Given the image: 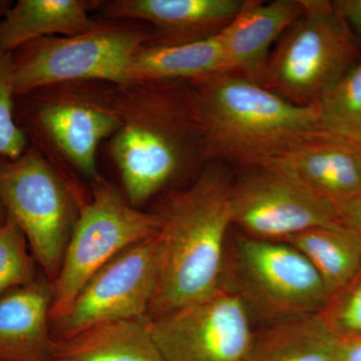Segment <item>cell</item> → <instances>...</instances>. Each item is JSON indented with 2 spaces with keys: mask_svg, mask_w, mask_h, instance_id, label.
<instances>
[{
  "mask_svg": "<svg viewBox=\"0 0 361 361\" xmlns=\"http://www.w3.org/2000/svg\"><path fill=\"white\" fill-rule=\"evenodd\" d=\"M230 203L232 225L253 238L283 242L339 222L336 205L274 163L242 169L233 180Z\"/></svg>",
  "mask_w": 361,
  "mask_h": 361,
  "instance_id": "8fae6325",
  "label": "cell"
},
{
  "mask_svg": "<svg viewBox=\"0 0 361 361\" xmlns=\"http://www.w3.org/2000/svg\"><path fill=\"white\" fill-rule=\"evenodd\" d=\"M2 361V360H0ZM49 361H75L68 360V358H54V360H49Z\"/></svg>",
  "mask_w": 361,
  "mask_h": 361,
  "instance_id": "1f68e13d",
  "label": "cell"
},
{
  "mask_svg": "<svg viewBox=\"0 0 361 361\" xmlns=\"http://www.w3.org/2000/svg\"><path fill=\"white\" fill-rule=\"evenodd\" d=\"M338 341L320 313L298 316L256 336L249 361H336Z\"/></svg>",
  "mask_w": 361,
  "mask_h": 361,
  "instance_id": "44dd1931",
  "label": "cell"
},
{
  "mask_svg": "<svg viewBox=\"0 0 361 361\" xmlns=\"http://www.w3.org/2000/svg\"><path fill=\"white\" fill-rule=\"evenodd\" d=\"M233 180L225 164L209 161L154 212L160 222L158 279L148 319L200 300L222 286Z\"/></svg>",
  "mask_w": 361,
  "mask_h": 361,
  "instance_id": "7a4b0ae2",
  "label": "cell"
},
{
  "mask_svg": "<svg viewBox=\"0 0 361 361\" xmlns=\"http://www.w3.org/2000/svg\"><path fill=\"white\" fill-rule=\"evenodd\" d=\"M245 0H109L99 13L104 20L146 23L155 45L191 44L215 37L239 13Z\"/></svg>",
  "mask_w": 361,
  "mask_h": 361,
  "instance_id": "4fadbf2b",
  "label": "cell"
},
{
  "mask_svg": "<svg viewBox=\"0 0 361 361\" xmlns=\"http://www.w3.org/2000/svg\"><path fill=\"white\" fill-rule=\"evenodd\" d=\"M156 235L121 252L90 278L56 322L58 341L104 323L147 318L158 279Z\"/></svg>",
  "mask_w": 361,
  "mask_h": 361,
  "instance_id": "7c38bea8",
  "label": "cell"
},
{
  "mask_svg": "<svg viewBox=\"0 0 361 361\" xmlns=\"http://www.w3.org/2000/svg\"><path fill=\"white\" fill-rule=\"evenodd\" d=\"M323 132L353 140L361 135V63L350 68L314 104Z\"/></svg>",
  "mask_w": 361,
  "mask_h": 361,
  "instance_id": "7402d4cb",
  "label": "cell"
},
{
  "mask_svg": "<svg viewBox=\"0 0 361 361\" xmlns=\"http://www.w3.org/2000/svg\"><path fill=\"white\" fill-rule=\"evenodd\" d=\"M229 71L224 47L219 35L209 39L180 45L144 47L130 68V82H194Z\"/></svg>",
  "mask_w": 361,
  "mask_h": 361,
  "instance_id": "d6986e66",
  "label": "cell"
},
{
  "mask_svg": "<svg viewBox=\"0 0 361 361\" xmlns=\"http://www.w3.org/2000/svg\"><path fill=\"white\" fill-rule=\"evenodd\" d=\"M302 11V0H245L234 20L219 33L228 70L260 82L273 44Z\"/></svg>",
  "mask_w": 361,
  "mask_h": 361,
  "instance_id": "9a60e30c",
  "label": "cell"
},
{
  "mask_svg": "<svg viewBox=\"0 0 361 361\" xmlns=\"http://www.w3.org/2000/svg\"><path fill=\"white\" fill-rule=\"evenodd\" d=\"M331 4L355 39L361 40V0H336Z\"/></svg>",
  "mask_w": 361,
  "mask_h": 361,
  "instance_id": "484cf974",
  "label": "cell"
},
{
  "mask_svg": "<svg viewBox=\"0 0 361 361\" xmlns=\"http://www.w3.org/2000/svg\"><path fill=\"white\" fill-rule=\"evenodd\" d=\"M233 286L249 310L277 322L317 314L329 301L322 278L290 244L242 234L230 257ZM225 285V284H224Z\"/></svg>",
  "mask_w": 361,
  "mask_h": 361,
  "instance_id": "9c48e42d",
  "label": "cell"
},
{
  "mask_svg": "<svg viewBox=\"0 0 361 361\" xmlns=\"http://www.w3.org/2000/svg\"><path fill=\"white\" fill-rule=\"evenodd\" d=\"M148 322L166 361H249L256 338L248 306L224 284Z\"/></svg>",
  "mask_w": 361,
  "mask_h": 361,
  "instance_id": "30bf717a",
  "label": "cell"
},
{
  "mask_svg": "<svg viewBox=\"0 0 361 361\" xmlns=\"http://www.w3.org/2000/svg\"><path fill=\"white\" fill-rule=\"evenodd\" d=\"M312 264L329 299L361 273V238L341 222L311 228L285 240Z\"/></svg>",
  "mask_w": 361,
  "mask_h": 361,
  "instance_id": "ffe728a7",
  "label": "cell"
},
{
  "mask_svg": "<svg viewBox=\"0 0 361 361\" xmlns=\"http://www.w3.org/2000/svg\"><path fill=\"white\" fill-rule=\"evenodd\" d=\"M336 361H361V336L339 338Z\"/></svg>",
  "mask_w": 361,
  "mask_h": 361,
  "instance_id": "83f0119b",
  "label": "cell"
},
{
  "mask_svg": "<svg viewBox=\"0 0 361 361\" xmlns=\"http://www.w3.org/2000/svg\"><path fill=\"white\" fill-rule=\"evenodd\" d=\"M52 301L51 281L32 283L0 297V360H54L56 339L49 331Z\"/></svg>",
  "mask_w": 361,
  "mask_h": 361,
  "instance_id": "2e32d148",
  "label": "cell"
},
{
  "mask_svg": "<svg viewBox=\"0 0 361 361\" xmlns=\"http://www.w3.org/2000/svg\"><path fill=\"white\" fill-rule=\"evenodd\" d=\"M78 196L32 145L18 158L0 156V203L25 235L33 257L51 283L84 202Z\"/></svg>",
  "mask_w": 361,
  "mask_h": 361,
  "instance_id": "52a82bcc",
  "label": "cell"
},
{
  "mask_svg": "<svg viewBox=\"0 0 361 361\" xmlns=\"http://www.w3.org/2000/svg\"><path fill=\"white\" fill-rule=\"evenodd\" d=\"M191 84L208 161L242 169L266 165L322 130L314 106L292 104L238 73L225 71Z\"/></svg>",
  "mask_w": 361,
  "mask_h": 361,
  "instance_id": "3957f363",
  "label": "cell"
},
{
  "mask_svg": "<svg viewBox=\"0 0 361 361\" xmlns=\"http://www.w3.org/2000/svg\"><path fill=\"white\" fill-rule=\"evenodd\" d=\"M13 56L0 49V156L16 159L30 146L16 120Z\"/></svg>",
  "mask_w": 361,
  "mask_h": 361,
  "instance_id": "cb8c5ba5",
  "label": "cell"
},
{
  "mask_svg": "<svg viewBox=\"0 0 361 361\" xmlns=\"http://www.w3.org/2000/svg\"><path fill=\"white\" fill-rule=\"evenodd\" d=\"M13 2L11 0H0V20L8 13L9 9L13 6Z\"/></svg>",
  "mask_w": 361,
  "mask_h": 361,
  "instance_id": "f1b7e54d",
  "label": "cell"
},
{
  "mask_svg": "<svg viewBox=\"0 0 361 361\" xmlns=\"http://www.w3.org/2000/svg\"><path fill=\"white\" fill-rule=\"evenodd\" d=\"M54 358L75 361H166L149 329L148 318L97 325L56 339Z\"/></svg>",
  "mask_w": 361,
  "mask_h": 361,
  "instance_id": "ac0fdd59",
  "label": "cell"
},
{
  "mask_svg": "<svg viewBox=\"0 0 361 361\" xmlns=\"http://www.w3.org/2000/svg\"><path fill=\"white\" fill-rule=\"evenodd\" d=\"M272 163L336 208L361 193L360 157L346 137L318 130Z\"/></svg>",
  "mask_w": 361,
  "mask_h": 361,
  "instance_id": "5bb4252c",
  "label": "cell"
},
{
  "mask_svg": "<svg viewBox=\"0 0 361 361\" xmlns=\"http://www.w3.org/2000/svg\"><path fill=\"white\" fill-rule=\"evenodd\" d=\"M99 0H18L0 20V49L13 52L33 40L71 37L92 32L104 18L90 13L99 11Z\"/></svg>",
  "mask_w": 361,
  "mask_h": 361,
  "instance_id": "e0dca14e",
  "label": "cell"
},
{
  "mask_svg": "<svg viewBox=\"0 0 361 361\" xmlns=\"http://www.w3.org/2000/svg\"><path fill=\"white\" fill-rule=\"evenodd\" d=\"M320 314L338 338L361 336V273L329 299Z\"/></svg>",
  "mask_w": 361,
  "mask_h": 361,
  "instance_id": "d4e9b609",
  "label": "cell"
},
{
  "mask_svg": "<svg viewBox=\"0 0 361 361\" xmlns=\"http://www.w3.org/2000/svg\"><path fill=\"white\" fill-rule=\"evenodd\" d=\"M302 4V13L278 40L259 82L292 104L308 106L357 63L360 51L331 1Z\"/></svg>",
  "mask_w": 361,
  "mask_h": 361,
  "instance_id": "8992f818",
  "label": "cell"
},
{
  "mask_svg": "<svg viewBox=\"0 0 361 361\" xmlns=\"http://www.w3.org/2000/svg\"><path fill=\"white\" fill-rule=\"evenodd\" d=\"M115 99L120 126L110 153L135 208L209 163L191 82L135 80L115 87Z\"/></svg>",
  "mask_w": 361,
  "mask_h": 361,
  "instance_id": "6da1fadb",
  "label": "cell"
},
{
  "mask_svg": "<svg viewBox=\"0 0 361 361\" xmlns=\"http://www.w3.org/2000/svg\"><path fill=\"white\" fill-rule=\"evenodd\" d=\"M7 218H8V216H7L6 210H4V206H2L1 203H0V226L4 224V223L6 222Z\"/></svg>",
  "mask_w": 361,
  "mask_h": 361,
  "instance_id": "4dcf8cb0",
  "label": "cell"
},
{
  "mask_svg": "<svg viewBox=\"0 0 361 361\" xmlns=\"http://www.w3.org/2000/svg\"><path fill=\"white\" fill-rule=\"evenodd\" d=\"M154 40L146 23L114 20L92 32L33 40L11 52L16 96L65 82L129 84L135 56Z\"/></svg>",
  "mask_w": 361,
  "mask_h": 361,
  "instance_id": "5b68a950",
  "label": "cell"
},
{
  "mask_svg": "<svg viewBox=\"0 0 361 361\" xmlns=\"http://www.w3.org/2000/svg\"><path fill=\"white\" fill-rule=\"evenodd\" d=\"M115 87L65 82L16 97V123L66 180V169L92 183L101 179L97 151L120 126Z\"/></svg>",
  "mask_w": 361,
  "mask_h": 361,
  "instance_id": "277c9868",
  "label": "cell"
},
{
  "mask_svg": "<svg viewBox=\"0 0 361 361\" xmlns=\"http://www.w3.org/2000/svg\"><path fill=\"white\" fill-rule=\"evenodd\" d=\"M339 222L355 230L361 238V193L337 208Z\"/></svg>",
  "mask_w": 361,
  "mask_h": 361,
  "instance_id": "4316f807",
  "label": "cell"
},
{
  "mask_svg": "<svg viewBox=\"0 0 361 361\" xmlns=\"http://www.w3.org/2000/svg\"><path fill=\"white\" fill-rule=\"evenodd\" d=\"M35 279V257L25 235L8 217L0 226V297Z\"/></svg>",
  "mask_w": 361,
  "mask_h": 361,
  "instance_id": "603a6c76",
  "label": "cell"
},
{
  "mask_svg": "<svg viewBox=\"0 0 361 361\" xmlns=\"http://www.w3.org/2000/svg\"><path fill=\"white\" fill-rule=\"evenodd\" d=\"M353 141V145H355L356 152H357V155L360 157V161L361 163V135H358L355 139L351 140Z\"/></svg>",
  "mask_w": 361,
  "mask_h": 361,
  "instance_id": "f546056e",
  "label": "cell"
},
{
  "mask_svg": "<svg viewBox=\"0 0 361 361\" xmlns=\"http://www.w3.org/2000/svg\"><path fill=\"white\" fill-rule=\"evenodd\" d=\"M158 216L135 208L125 194L99 179L80 204L61 269L52 282L51 322L65 317L85 284L121 252L155 236Z\"/></svg>",
  "mask_w": 361,
  "mask_h": 361,
  "instance_id": "ba28073f",
  "label": "cell"
}]
</instances>
